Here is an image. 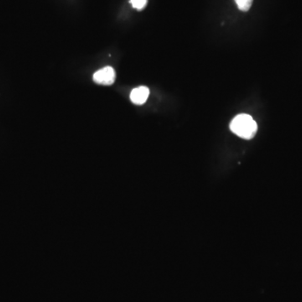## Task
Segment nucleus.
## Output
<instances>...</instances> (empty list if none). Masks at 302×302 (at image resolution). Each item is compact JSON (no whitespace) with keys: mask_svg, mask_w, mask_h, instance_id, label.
<instances>
[{"mask_svg":"<svg viewBox=\"0 0 302 302\" xmlns=\"http://www.w3.org/2000/svg\"><path fill=\"white\" fill-rule=\"evenodd\" d=\"M235 2L241 11L246 12V11H249V9L251 8L253 0H235Z\"/></svg>","mask_w":302,"mask_h":302,"instance_id":"20e7f679","label":"nucleus"},{"mask_svg":"<svg viewBox=\"0 0 302 302\" xmlns=\"http://www.w3.org/2000/svg\"><path fill=\"white\" fill-rule=\"evenodd\" d=\"M147 1L148 0H130V3L134 8L143 10L147 5Z\"/></svg>","mask_w":302,"mask_h":302,"instance_id":"39448f33","label":"nucleus"},{"mask_svg":"<svg viewBox=\"0 0 302 302\" xmlns=\"http://www.w3.org/2000/svg\"><path fill=\"white\" fill-rule=\"evenodd\" d=\"M116 78L115 71L111 67H106L98 71L93 75V80L101 85L110 86L114 83Z\"/></svg>","mask_w":302,"mask_h":302,"instance_id":"f03ea898","label":"nucleus"},{"mask_svg":"<svg viewBox=\"0 0 302 302\" xmlns=\"http://www.w3.org/2000/svg\"><path fill=\"white\" fill-rule=\"evenodd\" d=\"M230 129L233 134L244 140H251L255 136L258 125L255 120L248 114H238L230 124Z\"/></svg>","mask_w":302,"mask_h":302,"instance_id":"f257e3e1","label":"nucleus"},{"mask_svg":"<svg viewBox=\"0 0 302 302\" xmlns=\"http://www.w3.org/2000/svg\"><path fill=\"white\" fill-rule=\"evenodd\" d=\"M150 95V90L146 87H139L134 88L130 93V99L134 104L142 105L147 101Z\"/></svg>","mask_w":302,"mask_h":302,"instance_id":"7ed1b4c3","label":"nucleus"}]
</instances>
